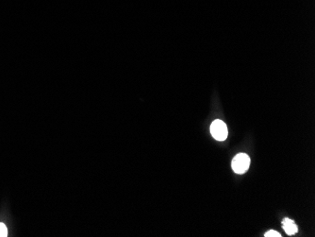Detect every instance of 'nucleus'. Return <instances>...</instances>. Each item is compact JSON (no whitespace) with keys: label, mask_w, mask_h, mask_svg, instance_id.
<instances>
[{"label":"nucleus","mask_w":315,"mask_h":237,"mask_svg":"<svg viewBox=\"0 0 315 237\" xmlns=\"http://www.w3.org/2000/svg\"><path fill=\"white\" fill-rule=\"evenodd\" d=\"M250 166V158L245 153H239L232 160L231 167L237 174H244Z\"/></svg>","instance_id":"obj_1"},{"label":"nucleus","mask_w":315,"mask_h":237,"mask_svg":"<svg viewBox=\"0 0 315 237\" xmlns=\"http://www.w3.org/2000/svg\"><path fill=\"white\" fill-rule=\"evenodd\" d=\"M210 132L212 136L218 141H224L228 137V132L227 125L222 120H214L210 126Z\"/></svg>","instance_id":"obj_2"},{"label":"nucleus","mask_w":315,"mask_h":237,"mask_svg":"<svg viewBox=\"0 0 315 237\" xmlns=\"http://www.w3.org/2000/svg\"><path fill=\"white\" fill-rule=\"evenodd\" d=\"M282 227L284 229L285 233L289 236H293V235L298 233V229L297 224L293 220H289V219H284L282 220Z\"/></svg>","instance_id":"obj_3"},{"label":"nucleus","mask_w":315,"mask_h":237,"mask_svg":"<svg viewBox=\"0 0 315 237\" xmlns=\"http://www.w3.org/2000/svg\"><path fill=\"white\" fill-rule=\"evenodd\" d=\"M8 235H9V231L7 226L4 223L0 222V237H7Z\"/></svg>","instance_id":"obj_4"},{"label":"nucleus","mask_w":315,"mask_h":237,"mask_svg":"<svg viewBox=\"0 0 315 237\" xmlns=\"http://www.w3.org/2000/svg\"><path fill=\"white\" fill-rule=\"evenodd\" d=\"M264 237H281V235H280V233H278L277 231H274V230H270V231H268L267 233H265V235H264Z\"/></svg>","instance_id":"obj_5"}]
</instances>
